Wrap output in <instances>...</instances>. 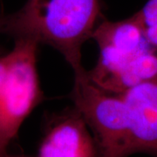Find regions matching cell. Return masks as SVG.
Returning a JSON list of instances; mask_svg holds the SVG:
<instances>
[{"label": "cell", "instance_id": "52a82bcc", "mask_svg": "<svg viewBox=\"0 0 157 157\" xmlns=\"http://www.w3.org/2000/svg\"><path fill=\"white\" fill-rule=\"evenodd\" d=\"M0 34H2L1 33V16H0ZM0 52H2L0 51Z\"/></svg>", "mask_w": 157, "mask_h": 157}, {"label": "cell", "instance_id": "5b68a950", "mask_svg": "<svg viewBox=\"0 0 157 157\" xmlns=\"http://www.w3.org/2000/svg\"><path fill=\"white\" fill-rule=\"evenodd\" d=\"M134 154L157 157V77L121 94Z\"/></svg>", "mask_w": 157, "mask_h": 157}, {"label": "cell", "instance_id": "277c9868", "mask_svg": "<svg viewBox=\"0 0 157 157\" xmlns=\"http://www.w3.org/2000/svg\"><path fill=\"white\" fill-rule=\"evenodd\" d=\"M38 157H98L93 134L76 107L51 118Z\"/></svg>", "mask_w": 157, "mask_h": 157}, {"label": "cell", "instance_id": "ba28073f", "mask_svg": "<svg viewBox=\"0 0 157 157\" xmlns=\"http://www.w3.org/2000/svg\"><path fill=\"white\" fill-rule=\"evenodd\" d=\"M1 157H10V156H8L7 155H4V156H1Z\"/></svg>", "mask_w": 157, "mask_h": 157}, {"label": "cell", "instance_id": "3957f363", "mask_svg": "<svg viewBox=\"0 0 157 157\" xmlns=\"http://www.w3.org/2000/svg\"><path fill=\"white\" fill-rule=\"evenodd\" d=\"M100 49L96 66L87 72L101 89L122 94V78L129 64L152 45L148 43L139 11L120 21L101 20L92 34Z\"/></svg>", "mask_w": 157, "mask_h": 157}, {"label": "cell", "instance_id": "7a4b0ae2", "mask_svg": "<svg viewBox=\"0 0 157 157\" xmlns=\"http://www.w3.org/2000/svg\"><path fill=\"white\" fill-rule=\"evenodd\" d=\"M14 41L10 52H0V157L43 100L37 70L39 44L27 39Z\"/></svg>", "mask_w": 157, "mask_h": 157}, {"label": "cell", "instance_id": "6da1fadb", "mask_svg": "<svg viewBox=\"0 0 157 157\" xmlns=\"http://www.w3.org/2000/svg\"><path fill=\"white\" fill-rule=\"evenodd\" d=\"M101 20L99 0H27L22 8L1 17V33L53 47L73 68L85 69L81 50Z\"/></svg>", "mask_w": 157, "mask_h": 157}, {"label": "cell", "instance_id": "8992f818", "mask_svg": "<svg viewBox=\"0 0 157 157\" xmlns=\"http://www.w3.org/2000/svg\"><path fill=\"white\" fill-rule=\"evenodd\" d=\"M148 43L157 49V0H147L139 11Z\"/></svg>", "mask_w": 157, "mask_h": 157}]
</instances>
